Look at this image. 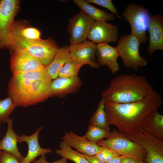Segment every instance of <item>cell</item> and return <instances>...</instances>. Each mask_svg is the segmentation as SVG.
I'll list each match as a JSON object with an SVG mask.
<instances>
[{
	"label": "cell",
	"instance_id": "6da1fadb",
	"mask_svg": "<svg viewBox=\"0 0 163 163\" xmlns=\"http://www.w3.org/2000/svg\"><path fill=\"white\" fill-rule=\"evenodd\" d=\"M161 95L154 90L143 99L119 104L104 102L108 124L115 126L121 133L129 136L138 132L162 106Z\"/></svg>",
	"mask_w": 163,
	"mask_h": 163
},
{
	"label": "cell",
	"instance_id": "7a4b0ae2",
	"mask_svg": "<svg viewBox=\"0 0 163 163\" xmlns=\"http://www.w3.org/2000/svg\"><path fill=\"white\" fill-rule=\"evenodd\" d=\"M51 80L45 67L13 75L8 84L9 95L17 106L25 107L43 102L51 96Z\"/></svg>",
	"mask_w": 163,
	"mask_h": 163
},
{
	"label": "cell",
	"instance_id": "3957f363",
	"mask_svg": "<svg viewBox=\"0 0 163 163\" xmlns=\"http://www.w3.org/2000/svg\"><path fill=\"white\" fill-rule=\"evenodd\" d=\"M153 90L145 76L125 74L111 80L108 87L102 93V100L104 102H132L143 99Z\"/></svg>",
	"mask_w": 163,
	"mask_h": 163
},
{
	"label": "cell",
	"instance_id": "277c9868",
	"mask_svg": "<svg viewBox=\"0 0 163 163\" xmlns=\"http://www.w3.org/2000/svg\"><path fill=\"white\" fill-rule=\"evenodd\" d=\"M7 47L10 51L17 50L27 53L38 59L44 66L52 61L59 48L55 41L51 37L30 40L13 37Z\"/></svg>",
	"mask_w": 163,
	"mask_h": 163
},
{
	"label": "cell",
	"instance_id": "5b68a950",
	"mask_svg": "<svg viewBox=\"0 0 163 163\" xmlns=\"http://www.w3.org/2000/svg\"><path fill=\"white\" fill-rule=\"evenodd\" d=\"M97 144L110 148L120 155L129 156L136 160L144 161L146 155L143 147L115 129L110 132L105 140L100 141Z\"/></svg>",
	"mask_w": 163,
	"mask_h": 163
},
{
	"label": "cell",
	"instance_id": "8992f818",
	"mask_svg": "<svg viewBox=\"0 0 163 163\" xmlns=\"http://www.w3.org/2000/svg\"><path fill=\"white\" fill-rule=\"evenodd\" d=\"M140 44L139 38L133 34L123 35L120 38L116 48L125 67L137 71L147 65L149 61L139 53Z\"/></svg>",
	"mask_w": 163,
	"mask_h": 163
},
{
	"label": "cell",
	"instance_id": "52a82bcc",
	"mask_svg": "<svg viewBox=\"0 0 163 163\" xmlns=\"http://www.w3.org/2000/svg\"><path fill=\"white\" fill-rule=\"evenodd\" d=\"M122 15L130 24L131 34L136 36L141 43H146L148 38L146 31L148 29L150 17L149 10L140 5L130 4L124 9Z\"/></svg>",
	"mask_w": 163,
	"mask_h": 163
},
{
	"label": "cell",
	"instance_id": "ba28073f",
	"mask_svg": "<svg viewBox=\"0 0 163 163\" xmlns=\"http://www.w3.org/2000/svg\"><path fill=\"white\" fill-rule=\"evenodd\" d=\"M132 141L142 146L146 153L147 163H163V141L141 128L135 133L127 136Z\"/></svg>",
	"mask_w": 163,
	"mask_h": 163
},
{
	"label": "cell",
	"instance_id": "9c48e42d",
	"mask_svg": "<svg viewBox=\"0 0 163 163\" xmlns=\"http://www.w3.org/2000/svg\"><path fill=\"white\" fill-rule=\"evenodd\" d=\"M19 7L16 0H2L0 5V48L7 47L11 39Z\"/></svg>",
	"mask_w": 163,
	"mask_h": 163
},
{
	"label": "cell",
	"instance_id": "30bf717a",
	"mask_svg": "<svg viewBox=\"0 0 163 163\" xmlns=\"http://www.w3.org/2000/svg\"><path fill=\"white\" fill-rule=\"evenodd\" d=\"M94 21L81 10L69 19L67 30L70 35V45L78 44L86 40L90 27Z\"/></svg>",
	"mask_w": 163,
	"mask_h": 163
},
{
	"label": "cell",
	"instance_id": "8fae6325",
	"mask_svg": "<svg viewBox=\"0 0 163 163\" xmlns=\"http://www.w3.org/2000/svg\"><path fill=\"white\" fill-rule=\"evenodd\" d=\"M10 52V69L13 75L38 71L45 67L38 59L25 52L17 50Z\"/></svg>",
	"mask_w": 163,
	"mask_h": 163
},
{
	"label": "cell",
	"instance_id": "7c38bea8",
	"mask_svg": "<svg viewBox=\"0 0 163 163\" xmlns=\"http://www.w3.org/2000/svg\"><path fill=\"white\" fill-rule=\"evenodd\" d=\"M119 26L106 21H94L90 27L87 38L97 44L115 43L119 36Z\"/></svg>",
	"mask_w": 163,
	"mask_h": 163
},
{
	"label": "cell",
	"instance_id": "4fadbf2b",
	"mask_svg": "<svg viewBox=\"0 0 163 163\" xmlns=\"http://www.w3.org/2000/svg\"><path fill=\"white\" fill-rule=\"evenodd\" d=\"M96 45L87 40L69 46V50L71 57L75 58L91 67L98 69L99 68L96 58Z\"/></svg>",
	"mask_w": 163,
	"mask_h": 163
},
{
	"label": "cell",
	"instance_id": "5bb4252c",
	"mask_svg": "<svg viewBox=\"0 0 163 163\" xmlns=\"http://www.w3.org/2000/svg\"><path fill=\"white\" fill-rule=\"evenodd\" d=\"M148 29L149 37L147 52L151 56L156 50H163V16L161 14L150 16Z\"/></svg>",
	"mask_w": 163,
	"mask_h": 163
},
{
	"label": "cell",
	"instance_id": "9a60e30c",
	"mask_svg": "<svg viewBox=\"0 0 163 163\" xmlns=\"http://www.w3.org/2000/svg\"><path fill=\"white\" fill-rule=\"evenodd\" d=\"M62 139L71 148H74L78 152L88 156H94L102 148L97 144L90 141L83 136L77 135L72 131L65 133Z\"/></svg>",
	"mask_w": 163,
	"mask_h": 163
},
{
	"label": "cell",
	"instance_id": "2e32d148",
	"mask_svg": "<svg viewBox=\"0 0 163 163\" xmlns=\"http://www.w3.org/2000/svg\"><path fill=\"white\" fill-rule=\"evenodd\" d=\"M95 55L100 66H107L114 74L120 70L117 62L119 55L116 47L112 46L107 43L97 44Z\"/></svg>",
	"mask_w": 163,
	"mask_h": 163
},
{
	"label": "cell",
	"instance_id": "e0dca14e",
	"mask_svg": "<svg viewBox=\"0 0 163 163\" xmlns=\"http://www.w3.org/2000/svg\"><path fill=\"white\" fill-rule=\"evenodd\" d=\"M82 84V82L78 76L71 77H57L51 82V96L65 97L76 92Z\"/></svg>",
	"mask_w": 163,
	"mask_h": 163
},
{
	"label": "cell",
	"instance_id": "ac0fdd59",
	"mask_svg": "<svg viewBox=\"0 0 163 163\" xmlns=\"http://www.w3.org/2000/svg\"><path fill=\"white\" fill-rule=\"evenodd\" d=\"M42 128V126L39 127L30 136L21 135L19 136L18 143L25 142L28 146V151L27 155L20 161V163H30L35 160L37 157L52 152L51 149L42 148L39 145V135Z\"/></svg>",
	"mask_w": 163,
	"mask_h": 163
},
{
	"label": "cell",
	"instance_id": "d6986e66",
	"mask_svg": "<svg viewBox=\"0 0 163 163\" xmlns=\"http://www.w3.org/2000/svg\"><path fill=\"white\" fill-rule=\"evenodd\" d=\"M6 123L8 129L5 136L0 140V150L11 154L20 162L24 157L19 152L17 147L19 136L13 129V119L9 118Z\"/></svg>",
	"mask_w": 163,
	"mask_h": 163
},
{
	"label": "cell",
	"instance_id": "ffe728a7",
	"mask_svg": "<svg viewBox=\"0 0 163 163\" xmlns=\"http://www.w3.org/2000/svg\"><path fill=\"white\" fill-rule=\"evenodd\" d=\"M71 57L69 46L65 45L59 48L52 61L45 66L46 72L51 79L58 77L59 71Z\"/></svg>",
	"mask_w": 163,
	"mask_h": 163
},
{
	"label": "cell",
	"instance_id": "44dd1931",
	"mask_svg": "<svg viewBox=\"0 0 163 163\" xmlns=\"http://www.w3.org/2000/svg\"><path fill=\"white\" fill-rule=\"evenodd\" d=\"M72 1L81 11L94 21L106 22L114 20V14L107 13L102 10L94 7L85 0H73Z\"/></svg>",
	"mask_w": 163,
	"mask_h": 163
},
{
	"label": "cell",
	"instance_id": "7402d4cb",
	"mask_svg": "<svg viewBox=\"0 0 163 163\" xmlns=\"http://www.w3.org/2000/svg\"><path fill=\"white\" fill-rule=\"evenodd\" d=\"M142 129L147 133L163 141V115L157 111Z\"/></svg>",
	"mask_w": 163,
	"mask_h": 163
},
{
	"label": "cell",
	"instance_id": "603a6c76",
	"mask_svg": "<svg viewBox=\"0 0 163 163\" xmlns=\"http://www.w3.org/2000/svg\"><path fill=\"white\" fill-rule=\"evenodd\" d=\"M40 36L41 32L37 28L26 26L22 23L15 22L11 39L14 37L27 40H36L41 39Z\"/></svg>",
	"mask_w": 163,
	"mask_h": 163
},
{
	"label": "cell",
	"instance_id": "cb8c5ba5",
	"mask_svg": "<svg viewBox=\"0 0 163 163\" xmlns=\"http://www.w3.org/2000/svg\"><path fill=\"white\" fill-rule=\"evenodd\" d=\"M55 152L62 157L75 163H89L84 154L73 150L63 140L60 142L59 149H56Z\"/></svg>",
	"mask_w": 163,
	"mask_h": 163
},
{
	"label": "cell",
	"instance_id": "d4e9b609",
	"mask_svg": "<svg viewBox=\"0 0 163 163\" xmlns=\"http://www.w3.org/2000/svg\"><path fill=\"white\" fill-rule=\"evenodd\" d=\"M85 65L82 62L71 57L67 60L59 71L58 77H71L78 76L80 68Z\"/></svg>",
	"mask_w": 163,
	"mask_h": 163
},
{
	"label": "cell",
	"instance_id": "484cf974",
	"mask_svg": "<svg viewBox=\"0 0 163 163\" xmlns=\"http://www.w3.org/2000/svg\"><path fill=\"white\" fill-rule=\"evenodd\" d=\"M89 125L110 131L104 111V102L101 100L99 102L97 109L89 121Z\"/></svg>",
	"mask_w": 163,
	"mask_h": 163
},
{
	"label": "cell",
	"instance_id": "4316f807",
	"mask_svg": "<svg viewBox=\"0 0 163 163\" xmlns=\"http://www.w3.org/2000/svg\"><path fill=\"white\" fill-rule=\"evenodd\" d=\"M17 106L15 101L10 95L5 99L0 100V122L6 123Z\"/></svg>",
	"mask_w": 163,
	"mask_h": 163
},
{
	"label": "cell",
	"instance_id": "83f0119b",
	"mask_svg": "<svg viewBox=\"0 0 163 163\" xmlns=\"http://www.w3.org/2000/svg\"><path fill=\"white\" fill-rule=\"evenodd\" d=\"M110 132L89 124L88 130L83 136L92 142L97 144L99 141L106 139Z\"/></svg>",
	"mask_w": 163,
	"mask_h": 163
},
{
	"label": "cell",
	"instance_id": "f1b7e54d",
	"mask_svg": "<svg viewBox=\"0 0 163 163\" xmlns=\"http://www.w3.org/2000/svg\"><path fill=\"white\" fill-rule=\"evenodd\" d=\"M120 155L118 153L112 149L102 147L101 150L94 156L100 160L107 162Z\"/></svg>",
	"mask_w": 163,
	"mask_h": 163
},
{
	"label": "cell",
	"instance_id": "f546056e",
	"mask_svg": "<svg viewBox=\"0 0 163 163\" xmlns=\"http://www.w3.org/2000/svg\"><path fill=\"white\" fill-rule=\"evenodd\" d=\"M88 3L94 4L103 7L111 11L112 13L114 14L117 16L121 19L117 12L119 11L116 8L111 0H85Z\"/></svg>",
	"mask_w": 163,
	"mask_h": 163
},
{
	"label": "cell",
	"instance_id": "4dcf8cb0",
	"mask_svg": "<svg viewBox=\"0 0 163 163\" xmlns=\"http://www.w3.org/2000/svg\"><path fill=\"white\" fill-rule=\"evenodd\" d=\"M0 163H20V162L12 155L3 151L0 155Z\"/></svg>",
	"mask_w": 163,
	"mask_h": 163
},
{
	"label": "cell",
	"instance_id": "1f68e13d",
	"mask_svg": "<svg viewBox=\"0 0 163 163\" xmlns=\"http://www.w3.org/2000/svg\"><path fill=\"white\" fill-rule=\"evenodd\" d=\"M32 163H67V159L62 157L54 162H50L46 161V155H41L37 160H34L33 161Z\"/></svg>",
	"mask_w": 163,
	"mask_h": 163
},
{
	"label": "cell",
	"instance_id": "d6a6232c",
	"mask_svg": "<svg viewBox=\"0 0 163 163\" xmlns=\"http://www.w3.org/2000/svg\"><path fill=\"white\" fill-rule=\"evenodd\" d=\"M84 155L89 163H105L97 158L95 156H89Z\"/></svg>",
	"mask_w": 163,
	"mask_h": 163
},
{
	"label": "cell",
	"instance_id": "836d02e7",
	"mask_svg": "<svg viewBox=\"0 0 163 163\" xmlns=\"http://www.w3.org/2000/svg\"><path fill=\"white\" fill-rule=\"evenodd\" d=\"M136 160L130 157L123 155L120 163H135Z\"/></svg>",
	"mask_w": 163,
	"mask_h": 163
},
{
	"label": "cell",
	"instance_id": "e575fe53",
	"mask_svg": "<svg viewBox=\"0 0 163 163\" xmlns=\"http://www.w3.org/2000/svg\"><path fill=\"white\" fill-rule=\"evenodd\" d=\"M123 156V155L118 156L105 163H120Z\"/></svg>",
	"mask_w": 163,
	"mask_h": 163
},
{
	"label": "cell",
	"instance_id": "d590c367",
	"mask_svg": "<svg viewBox=\"0 0 163 163\" xmlns=\"http://www.w3.org/2000/svg\"><path fill=\"white\" fill-rule=\"evenodd\" d=\"M135 163H147L145 161L141 160H136Z\"/></svg>",
	"mask_w": 163,
	"mask_h": 163
},
{
	"label": "cell",
	"instance_id": "8d00e7d4",
	"mask_svg": "<svg viewBox=\"0 0 163 163\" xmlns=\"http://www.w3.org/2000/svg\"><path fill=\"white\" fill-rule=\"evenodd\" d=\"M1 123L0 122V127L1 126ZM2 150H0V155L2 152Z\"/></svg>",
	"mask_w": 163,
	"mask_h": 163
},
{
	"label": "cell",
	"instance_id": "74e56055",
	"mask_svg": "<svg viewBox=\"0 0 163 163\" xmlns=\"http://www.w3.org/2000/svg\"><path fill=\"white\" fill-rule=\"evenodd\" d=\"M1 1H0V5Z\"/></svg>",
	"mask_w": 163,
	"mask_h": 163
}]
</instances>
